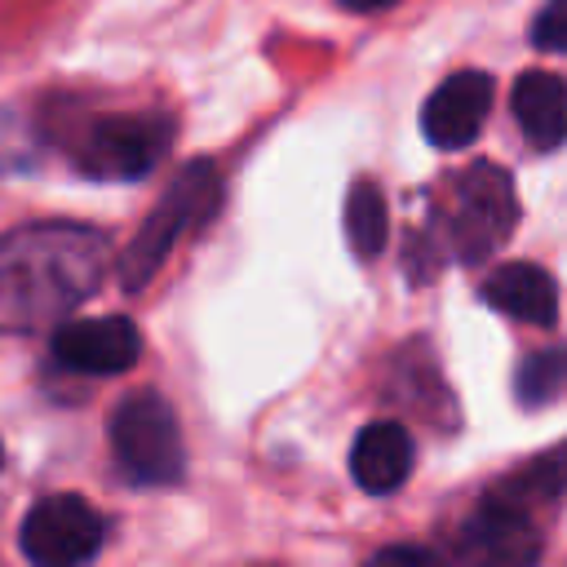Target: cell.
Listing matches in <instances>:
<instances>
[{
	"label": "cell",
	"mask_w": 567,
	"mask_h": 567,
	"mask_svg": "<svg viewBox=\"0 0 567 567\" xmlns=\"http://www.w3.org/2000/svg\"><path fill=\"white\" fill-rule=\"evenodd\" d=\"M0 465H4V447H0Z\"/></svg>",
	"instance_id": "19"
},
{
	"label": "cell",
	"mask_w": 567,
	"mask_h": 567,
	"mask_svg": "<svg viewBox=\"0 0 567 567\" xmlns=\"http://www.w3.org/2000/svg\"><path fill=\"white\" fill-rule=\"evenodd\" d=\"M514 120L523 137L540 151H554L567 142V80L554 71H523L509 93Z\"/></svg>",
	"instance_id": "12"
},
{
	"label": "cell",
	"mask_w": 567,
	"mask_h": 567,
	"mask_svg": "<svg viewBox=\"0 0 567 567\" xmlns=\"http://www.w3.org/2000/svg\"><path fill=\"white\" fill-rule=\"evenodd\" d=\"M394 0H341V9H350V13H381V9H390Z\"/></svg>",
	"instance_id": "18"
},
{
	"label": "cell",
	"mask_w": 567,
	"mask_h": 567,
	"mask_svg": "<svg viewBox=\"0 0 567 567\" xmlns=\"http://www.w3.org/2000/svg\"><path fill=\"white\" fill-rule=\"evenodd\" d=\"M111 456L120 474L137 487H173L186 474V447L177 430V412L164 394L137 390L111 412Z\"/></svg>",
	"instance_id": "3"
},
{
	"label": "cell",
	"mask_w": 567,
	"mask_h": 567,
	"mask_svg": "<svg viewBox=\"0 0 567 567\" xmlns=\"http://www.w3.org/2000/svg\"><path fill=\"white\" fill-rule=\"evenodd\" d=\"M416 461L412 434L399 421H368L350 447V474L368 496H390L408 483Z\"/></svg>",
	"instance_id": "10"
},
{
	"label": "cell",
	"mask_w": 567,
	"mask_h": 567,
	"mask_svg": "<svg viewBox=\"0 0 567 567\" xmlns=\"http://www.w3.org/2000/svg\"><path fill=\"white\" fill-rule=\"evenodd\" d=\"M483 301L518 323L549 328L558 319V284L536 261H505L483 279Z\"/></svg>",
	"instance_id": "11"
},
{
	"label": "cell",
	"mask_w": 567,
	"mask_h": 567,
	"mask_svg": "<svg viewBox=\"0 0 567 567\" xmlns=\"http://www.w3.org/2000/svg\"><path fill=\"white\" fill-rule=\"evenodd\" d=\"M346 239L354 248L359 261H372L381 257L385 239H390V208H385V195L377 182L359 177L350 190H346Z\"/></svg>",
	"instance_id": "14"
},
{
	"label": "cell",
	"mask_w": 567,
	"mask_h": 567,
	"mask_svg": "<svg viewBox=\"0 0 567 567\" xmlns=\"http://www.w3.org/2000/svg\"><path fill=\"white\" fill-rule=\"evenodd\" d=\"M492 75L487 71H452L421 106V133L430 146L439 151H461L470 146L483 124H487V111H492Z\"/></svg>",
	"instance_id": "9"
},
{
	"label": "cell",
	"mask_w": 567,
	"mask_h": 567,
	"mask_svg": "<svg viewBox=\"0 0 567 567\" xmlns=\"http://www.w3.org/2000/svg\"><path fill=\"white\" fill-rule=\"evenodd\" d=\"M168 146H173V120L164 111H115V115L89 120L71 155H75V168L89 177L133 182L159 168Z\"/></svg>",
	"instance_id": "4"
},
{
	"label": "cell",
	"mask_w": 567,
	"mask_h": 567,
	"mask_svg": "<svg viewBox=\"0 0 567 567\" xmlns=\"http://www.w3.org/2000/svg\"><path fill=\"white\" fill-rule=\"evenodd\" d=\"M106 239L75 221H35L0 235V323L40 328L97 292Z\"/></svg>",
	"instance_id": "1"
},
{
	"label": "cell",
	"mask_w": 567,
	"mask_h": 567,
	"mask_svg": "<svg viewBox=\"0 0 567 567\" xmlns=\"http://www.w3.org/2000/svg\"><path fill=\"white\" fill-rule=\"evenodd\" d=\"M563 492H567V439L554 443V447H545V452H536L532 461H523L518 470H509L492 487V496H501V501H509V505H518L527 514L536 505L558 501Z\"/></svg>",
	"instance_id": "13"
},
{
	"label": "cell",
	"mask_w": 567,
	"mask_h": 567,
	"mask_svg": "<svg viewBox=\"0 0 567 567\" xmlns=\"http://www.w3.org/2000/svg\"><path fill=\"white\" fill-rule=\"evenodd\" d=\"M106 540V518L75 492L40 496L18 527L22 558L31 567H84Z\"/></svg>",
	"instance_id": "6"
},
{
	"label": "cell",
	"mask_w": 567,
	"mask_h": 567,
	"mask_svg": "<svg viewBox=\"0 0 567 567\" xmlns=\"http://www.w3.org/2000/svg\"><path fill=\"white\" fill-rule=\"evenodd\" d=\"M217 204H221V173H217V164H208V159L182 164L177 177L168 182V190L155 199V208L142 221V230L133 235V244L124 248V257H120V288L124 292H142L155 279V270L168 261V252L190 230H199L213 217Z\"/></svg>",
	"instance_id": "2"
},
{
	"label": "cell",
	"mask_w": 567,
	"mask_h": 567,
	"mask_svg": "<svg viewBox=\"0 0 567 567\" xmlns=\"http://www.w3.org/2000/svg\"><path fill=\"white\" fill-rule=\"evenodd\" d=\"M532 44L540 53H567V0H545L532 18Z\"/></svg>",
	"instance_id": "16"
},
{
	"label": "cell",
	"mask_w": 567,
	"mask_h": 567,
	"mask_svg": "<svg viewBox=\"0 0 567 567\" xmlns=\"http://www.w3.org/2000/svg\"><path fill=\"white\" fill-rule=\"evenodd\" d=\"M540 545L545 540L536 518L492 492L474 505L456 536V554L465 567H540Z\"/></svg>",
	"instance_id": "7"
},
{
	"label": "cell",
	"mask_w": 567,
	"mask_h": 567,
	"mask_svg": "<svg viewBox=\"0 0 567 567\" xmlns=\"http://www.w3.org/2000/svg\"><path fill=\"white\" fill-rule=\"evenodd\" d=\"M514 390H518L523 408H540V403L558 399L567 390V346H549V350L527 354L518 377H514Z\"/></svg>",
	"instance_id": "15"
},
{
	"label": "cell",
	"mask_w": 567,
	"mask_h": 567,
	"mask_svg": "<svg viewBox=\"0 0 567 567\" xmlns=\"http://www.w3.org/2000/svg\"><path fill=\"white\" fill-rule=\"evenodd\" d=\"M53 359L80 377H120L142 359V332L124 315L62 319L53 332Z\"/></svg>",
	"instance_id": "8"
},
{
	"label": "cell",
	"mask_w": 567,
	"mask_h": 567,
	"mask_svg": "<svg viewBox=\"0 0 567 567\" xmlns=\"http://www.w3.org/2000/svg\"><path fill=\"white\" fill-rule=\"evenodd\" d=\"M514 221H518V195H514V177L501 164L478 159L465 173H456L447 244L456 248L461 261H483L487 252H496L514 235Z\"/></svg>",
	"instance_id": "5"
},
{
	"label": "cell",
	"mask_w": 567,
	"mask_h": 567,
	"mask_svg": "<svg viewBox=\"0 0 567 567\" xmlns=\"http://www.w3.org/2000/svg\"><path fill=\"white\" fill-rule=\"evenodd\" d=\"M363 567H452V563L430 545H385Z\"/></svg>",
	"instance_id": "17"
}]
</instances>
